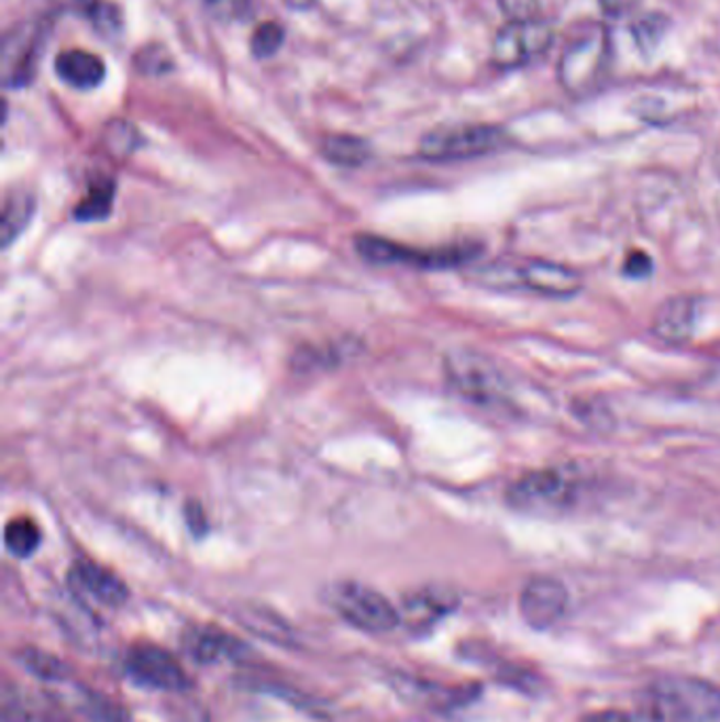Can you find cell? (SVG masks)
Instances as JSON below:
<instances>
[{"label": "cell", "mask_w": 720, "mask_h": 722, "mask_svg": "<svg viewBox=\"0 0 720 722\" xmlns=\"http://www.w3.org/2000/svg\"><path fill=\"white\" fill-rule=\"evenodd\" d=\"M720 687L697 676H662L636 699L634 722H715Z\"/></svg>", "instance_id": "cell-1"}, {"label": "cell", "mask_w": 720, "mask_h": 722, "mask_svg": "<svg viewBox=\"0 0 720 722\" xmlns=\"http://www.w3.org/2000/svg\"><path fill=\"white\" fill-rule=\"evenodd\" d=\"M472 279L490 290H529L552 298L575 296L584 286L575 268L541 258H497L474 268Z\"/></svg>", "instance_id": "cell-2"}, {"label": "cell", "mask_w": 720, "mask_h": 722, "mask_svg": "<svg viewBox=\"0 0 720 722\" xmlns=\"http://www.w3.org/2000/svg\"><path fill=\"white\" fill-rule=\"evenodd\" d=\"M611 36L602 24H586L566 43L558 64L562 87L577 98L596 91L609 70Z\"/></svg>", "instance_id": "cell-3"}, {"label": "cell", "mask_w": 720, "mask_h": 722, "mask_svg": "<svg viewBox=\"0 0 720 722\" xmlns=\"http://www.w3.org/2000/svg\"><path fill=\"white\" fill-rule=\"evenodd\" d=\"M355 249L366 263L373 265H410L419 268L458 267L474 260L480 252V247L467 243L435 249H417L376 235H359L355 240Z\"/></svg>", "instance_id": "cell-4"}, {"label": "cell", "mask_w": 720, "mask_h": 722, "mask_svg": "<svg viewBox=\"0 0 720 722\" xmlns=\"http://www.w3.org/2000/svg\"><path fill=\"white\" fill-rule=\"evenodd\" d=\"M509 144L506 130L497 125H454L429 132L419 146L421 157L435 163L467 160L497 153Z\"/></svg>", "instance_id": "cell-5"}, {"label": "cell", "mask_w": 720, "mask_h": 722, "mask_svg": "<svg viewBox=\"0 0 720 722\" xmlns=\"http://www.w3.org/2000/svg\"><path fill=\"white\" fill-rule=\"evenodd\" d=\"M339 615L368 634H387L400 625V611L376 589L357 581H341L330 589Z\"/></svg>", "instance_id": "cell-6"}, {"label": "cell", "mask_w": 720, "mask_h": 722, "mask_svg": "<svg viewBox=\"0 0 720 722\" xmlns=\"http://www.w3.org/2000/svg\"><path fill=\"white\" fill-rule=\"evenodd\" d=\"M554 41V27L545 20H511L495 34L492 64L497 68H520L545 54Z\"/></svg>", "instance_id": "cell-7"}, {"label": "cell", "mask_w": 720, "mask_h": 722, "mask_svg": "<svg viewBox=\"0 0 720 722\" xmlns=\"http://www.w3.org/2000/svg\"><path fill=\"white\" fill-rule=\"evenodd\" d=\"M575 499V478L566 469L545 467L524 474L507 490V501L520 511H554Z\"/></svg>", "instance_id": "cell-8"}, {"label": "cell", "mask_w": 720, "mask_h": 722, "mask_svg": "<svg viewBox=\"0 0 720 722\" xmlns=\"http://www.w3.org/2000/svg\"><path fill=\"white\" fill-rule=\"evenodd\" d=\"M446 373L454 389L476 403H499L503 400V378L499 370L474 351H456L446 359Z\"/></svg>", "instance_id": "cell-9"}, {"label": "cell", "mask_w": 720, "mask_h": 722, "mask_svg": "<svg viewBox=\"0 0 720 722\" xmlns=\"http://www.w3.org/2000/svg\"><path fill=\"white\" fill-rule=\"evenodd\" d=\"M125 666L135 682L151 689L180 693L190 687V678L180 662L169 651L151 642L134 644L125 657Z\"/></svg>", "instance_id": "cell-10"}, {"label": "cell", "mask_w": 720, "mask_h": 722, "mask_svg": "<svg viewBox=\"0 0 720 722\" xmlns=\"http://www.w3.org/2000/svg\"><path fill=\"white\" fill-rule=\"evenodd\" d=\"M568 591L554 577H533L520 591V615L536 632L550 630L566 613Z\"/></svg>", "instance_id": "cell-11"}, {"label": "cell", "mask_w": 720, "mask_h": 722, "mask_svg": "<svg viewBox=\"0 0 720 722\" xmlns=\"http://www.w3.org/2000/svg\"><path fill=\"white\" fill-rule=\"evenodd\" d=\"M70 584L110 609H119L130 600L125 581L96 562H77L70 568Z\"/></svg>", "instance_id": "cell-12"}, {"label": "cell", "mask_w": 720, "mask_h": 722, "mask_svg": "<svg viewBox=\"0 0 720 722\" xmlns=\"http://www.w3.org/2000/svg\"><path fill=\"white\" fill-rule=\"evenodd\" d=\"M41 36L38 27H30L26 32H13L4 41L2 55V79L7 87H18L32 79L36 57L41 54Z\"/></svg>", "instance_id": "cell-13"}, {"label": "cell", "mask_w": 720, "mask_h": 722, "mask_svg": "<svg viewBox=\"0 0 720 722\" xmlns=\"http://www.w3.org/2000/svg\"><path fill=\"white\" fill-rule=\"evenodd\" d=\"M185 646L192 659L199 664H218V662H241L247 655V646L214 625L192 630Z\"/></svg>", "instance_id": "cell-14"}, {"label": "cell", "mask_w": 720, "mask_h": 722, "mask_svg": "<svg viewBox=\"0 0 720 722\" xmlns=\"http://www.w3.org/2000/svg\"><path fill=\"white\" fill-rule=\"evenodd\" d=\"M695 311H697V298L694 296L669 298L657 309L653 318L655 336L669 345L687 343L694 334Z\"/></svg>", "instance_id": "cell-15"}, {"label": "cell", "mask_w": 720, "mask_h": 722, "mask_svg": "<svg viewBox=\"0 0 720 722\" xmlns=\"http://www.w3.org/2000/svg\"><path fill=\"white\" fill-rule=\"evenodd\" d=\"M55 73L75 89H96L107 77V66L96 54L73 49L55 57Z\"/></svg>", "instance_id": "cell-16"}, {"label": "cell", "mask_w": 720, "mask_h": 722, "mask_svg": "<svg viewBox=\"0 0 720 722\" xmlns=\"http://www.w3.org/2000/svg\"><path fill=\"white\" fill-rule=\"evenodd\" d=\"M408 621L417 627H429L458 607V596L448 588H425L412 593L406 602Z\"/></svg>", "instance_id": "cell-17"}, {"label": "cell", "mask_w": 720, "mask_h": 722, "mask_svg": "<svg viewBox=\"0 0 720 722\" xmlns=\"http://www.w3.org/2000/svg\"><path fill=\"white\" fill-rule=\"evenodd\" d=\"M34 208H36V201L30 192H11L7 199H4V206H2V220H0V243L2 247H9L13 241L18 240L32 215H34Z\"/></svg>", "instance_id": "cell-18"}, {"label": "cell", "mask_w": 720, "mask_h": 722, "mask_svg": "<svg viewBox=\"0 0 720 722\" xmlns=\"http://www.w3.org/2000/svg\"><path fill=\"white\" fill-rule=\"evenodd\" d=\"M321 155L341 167H359L373 157V148L357 135H328L321 144Z\"/></svg>", "instance_id": "cell-19"}, {"label": "cell", "mask_w": 720, "mask_h": 722, "mask_svg": "<svg viewBox=\"0 0 720 722\" xmlns=\"http://www.w3.org/2000/svg\"><path fill=\"white\" fill-rule=\"evenodd\" d=\"M15 659L32 676H36V678H41L45 682H64L70 676V668L57 655H52V653H47L43 648H36V646H24V648H20L18 655H15Z\"/></svg>", "instance_id": "cell-20"}, {"label": "cell", "mask_w": 720, "mask_h": 722, "mask_svg": "<svg viewBox=\"0 0 720 722\" xmlns=\"http://www.w3.org/2000/svg\"><path fill=\"white\" fill-rule=\"evenodd\" d=\"M43 541L41 529L26 515L13 518L4 529V545L15 558H30Z\"/></svg>", "instance_id": "cell-21"}, {"label": "cell", "mask_w": 720, "mask_h": 722, "mask_svg": "<svg viewBox=\"0 0 720 722\" xmlns=\"http://www.w3.org/2000/svg\"><path fill=\"white\" fill-rule=\"evenodd\" d=\"M114 182L112 180H98L89 187V192L82 197L79 206L75 208V218L79 222H100L108 218L112 212V203H114Z\"/></svg>", "instance_id": "cell-22"}, {"label": "cell", "mask_w": 720, "mask_h": 722, "mask_svg": "<svg viewBox=\"0 0 720 722\" xmlns=\"http://www.w3.org/2000/svg\"><path fill=\"white\" fill-rule=\"evenodd\" d=\"M85 18L100 34H119L121 11L108 0H79Z\"/></svg>", "instance_id": "cell-23"}, {"label": "cell", "mask_w": 720, "mask_h": 722, "mask_svg": "<svg viewBox=\"0 0 720 722\" xmlns=\"http://www.w3.org/2000/svg\"><path fill=\"white\" fill-rule=\"evenodd\" d=\"M666 27L667 20L662 13H651V15H644L641 20H636L630 30H632V38L642 54H651L664 38Z\"/></svg>", "instance_id": "cell-24"}, {"label": "cell", "mask_w": 720, "mask_h": 722, "mask_svg": "<svg viewBox=\"0 0 720 722\" xmlns=\"http://www.w3.org/2000/svg\"><path fill=\"white\" fill-rule=\"evenodd\" d=\"M284 41H286L284 27L279 26L277 22H265L254 30V36L250 43L252 55H256L258 59H267L281 49Z\"/></svg>", "instance_id": "cell-25"}, {"label": "cell", "mask_w": 720, "mask_h": 722, "mask_svg": "<svg viewBox=\"0 0 720 722\" xmlns=\"http://www.w3.org/2000/svg\"><path fill=\"white\" fill-rule=\"evenodd\" d=\"M85 712L98 722H130L132 717L130 712L117 703L114 699L107 696H98V693H89L87 696V703H85Z\"/></svg>", "instance_id": "cell-26"}, {"label": "cell", "mask_w": 720, "mask_h": 722, "mask_svg": "<svg viewBox=\"0 0 720 722\" xmlns=\"http://www.w3.org/2000/svg\"><path fill=\"white\" fill-rule=\"evenodd\" d=\"M135 68L146 77H160L171 70V55L160 45H148L134 57Z\"/></svg>", "instance_id": "cell-27"}, {"label": "cell", "mask_w": 720, "mask_h": 722, "mask_svg": "<svg viewBox=\"0 0 720 722\" xmlns=\"http://www.w3.org/2000/svg\"><path fill=\"white\" fill-rule=\"evenodd\" d=\"M107 146L114 155H130L137 146V132L125 121H114L107 127Z\"/></svg>", "instance_id": "cell-28"}, {"label": "cell", "mask_w": 720, "mask_h": 722, "mask_svg": "<svg viewBox=\"0 0 720 722\" xmlns=\"http://www.w3.org/2000/svg\"><path fill=\"white\" fill-rule=\"evenodd\" d=\"M212 15L222 22L245 20L252 11V0H206Z\"/></svg>", "instance_id": "cell-29"}, {"label": "cell", "mask_w": 720, "mask_h": 722, "mask_svg": "<svg viewBox=\"0 0 720 722\" xmlns=\"http://www.w3.org/2000/svg\"><path fill=\"white\" fill-rule=\"evenodd\" d=\"M501 9L511 20H533L539 0H499Z\"/></svg>", "instance_id": "cell-30"}, {"label": "cell", "mask_w": 720, "mask_h": 722, "mask_svg": "<svg viewBox=\"0 0 720 722\" xmlns=\"http://www.w3.org/2000/svg\"><path fill=\"white\" fill-rule=\"evenodd\" d=\"M185 520H187L188 529L192 535L201 536L208 533V520H206V511L201 509L199 503L190 501L185 508Z\"/></svg>", "instance_id": "cell-31"}, {"label": "cell", "mask_w": 720, "mask_h": 722, "mask_svg": "<svg viewBox=\"0 0 720 722\" xmlns=\"http://www.w3.org/2000/svg\"><path fill=\"white\" fill-rule=\"evenodd\" d=\"M623 270L630 275V277H644L653 270V263L651 258L644 254V252H632L625 260V267Z\"/></svg>", "instance_id": "cell-32"}, {"label": "cell", "mask_w": 720, "mask_h": 722, "mask_svg": "<svg viewBox=\"0 0 720 722\" xmlns=\"http://www.w3.org/2000/svg\"><path fill=\"white\" fill-rule=\"evenodd\" d=\"M598 2H600V9L611 18L628 15L630 11H634L641 4V0H598Z\"/></svg>", "instance_id": "cell-33"}, {"label": "cell", "mask_w": 720, "mask_h": 722, "mask_svg": "<svg viewBox=\"0 0 720 722\" xmlns=\"http://www.w3.org/2000/svg\"><path fill=\"white\" fill-rule=\"evenodd\" d=\"M584 722H634V714L623 710H600L587 714Z\"/></svg>", "instance_id": "cell-34"}, {"label": "cell", "mask_w": 720, "mask_h": 722, "mask_svg": "<svg viewBox=\"0 0 720 722\" xmlns=\"http://www.w3.org/2000/svg\"><path fill=\"white\" fill-rule=\"evenodd\" d=\"M245 621H261V623H265L267 619L263 615H258V611H252V615L245 617ZM265 625H268V623H265ZM270 634H273V638H286L288 634H286V630L281 627V625H275V630H270Z\"/></svg>", "instance_id": "cell-35"}, {"label": "cell", "mask_w": 720, "mask_h": 722, "mask_svg": "<svg viewBox=\"0 0 720 722\" xmlns=\"http://www.w3.org/2000/svg\"><path fill=\"white\" fill-rule=\"evenodd\" d=\"M293 9H309L313 4V0H286Z\"/></svg>", "instance_id": "cell-36"}]
</instances>
